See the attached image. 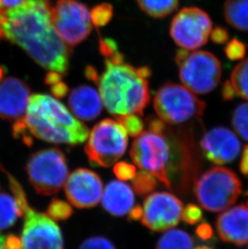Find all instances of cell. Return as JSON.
I'll return each mask as SVG.
<instances>
[{"label": "cell", "mask_w": 248, "mask_h": 249, "mask_svg": "<svg viewBox=\"0 0 248 249\" xmlns=\"http://www.w3.org/2000/svg\"><path fill=\"white\" fill-rule=\"evenodd\" d=\"M22 216L23 213L16 198L6 193L0 194V230L9 228Z\"/></svg>", "instance_id": "cell-21"}, {"label": "cell", "mask_w": 248, "mask_h": 249, "mask_svg": "<svg viewBox=\"0 0 248 249\" xmlns=\"http://www.w3.org/2000/svg\"><path fill=\"white\" fill-rule=\"evenodd\" d=\"M3 11H4V9H3V7H2V4H1V2H0V16L2 14Z\"/></svg>", "instance_id": "cell-44"}, {"label": "cell", "mask_w": 248, "mask_h": 249, "mask_svg": "<svg viewBox=\"0 0 248 249\" xmlns=\"http://www.w3.org/2000/svg\"><path fill=\"white\" fill-rule=\"evenodd\" d=\"M246 195L248 197V192H247V193H246Z\"/></svg>", "instance_id": "cell-46"}, {"label": "cell", "mask_w": 248, "mask_h": 249, "mask_svg": "<svg viewBox=\"0 0 248 249\" xmlns=\"http://www.w3.org/2000/svg\"><path fill=\"white\" fill-rule=\"evenodd\" d=\"M51 87L52 93L56 98H63L68 93L67 85L62 83L61 81L56 84L53 85Z\"/></svg>", "instance_id": "cell-37"}, {"label": "cell", "mask_w": 248, "mask_h": 249, "mask_svg": "<svg viewBox=\"0 0 248 249\" xmlns=\"http://www.w3.org/2000/svg\"><path fill=\"white\" fill-rule=\"evenodd\" d=\"M194 240L185 231L170 229L159 238L157 249H193Z\"/></svg>", "instance_id": "cell-22"}, {"label": "cell", "mask_w": 248, "mask_h": 249, "mask_svg": "<svg viewBox=\"0 0 248 249\" xmlns=\"http://www.w3.org/2000/svg\"><path fill=\"white\" fill-rule=\"evenodd\" d=\"M143 214V207L140 205H136V207H132L128 213L129 220H139L142 219Z\"/></svg>", "instance_id": "cell-39"}, {"label": "cell", "mask_w": 248, "mask_h": 249, "mask_svg": "<svg viewBox=\"0 0 248 249\" xmlns=\"http://www.w3.org/2000/svg\"><path fill=\"white\" fill-rule=\"evenodd\" d=\"M227 82L235 95L248 100V58L234 67L230 79Z\"/></svg>", "instance_id": "cell-24"}, {"label": "cell", "mask_w": 248, "mask_h": 249, "mask_svg": "<svg viewBox=\"0 0 248 249\" xmlns=\"http://www.w3.org/2000/svg\"><path fill=\"white\" fill-rule=\"evenodd\" d=\"M99 50L101 53L105 56L106 58H110L120 53L118 50L116 43L110 39H101Z\"/></svg>", "instance_id": "cell-34"}, {"label": "cell", "mask_w": 248, "mask_h": 249, "mask_svg": "<svg viewBox=\"0 0 248 249\" xmlns=\"http://www.w3.org/2000/svg\"><path fill=\"white\" fill-rule=\"evenodd\" d=\"M26 169L31 185L39 195L49 196L57 193L68 179L66 156L56 148H45L33 153Z\"/></svg>", "instance_id": "cell-9"}, {"label": "cell", "mask_w": 248, "mask_h": 249, "mask_svg": "<svg viewBox=\"0 0 248 249\" xmlns=\"http://www.w3.org/2000/svg\"><path fill=\"white\" fill-rule=\"evenodd\" d=\"M195 195L204 209L223 212L231 207L242 193V182L234 172L224 167H213L195 182Z\"/></svg>", "instance_id": "cell-6"}, {"label": "cell", "mask_w": 248, "mask_h": 249, "mask_svg": "<svg viewBox=\"0 0 248 249\" xmlns=\"http://www.w3.org/2000/svg\"><path fill=\"white\" fill-rule=\"evenodd\" d=\"M223 13L230 26L237 30L248 32V0H227Z\"/></svg>", "instance_id": "cell-20"}, {"label": "cell", "mask_w": 248, "mask_h": 249, "mask_svg": "<svg viewBox=\"0 0 248 249\" xmlns=\"http://www.w3.org/2000/svg\"><path fill=\"white\" fill-rule=\"evenodd\" d=\"M65 191L66 197L74 207L81 209L91 208L102 199L103 181L96 173L80 168L68 177Z\"/></svg>", "instance_id": "cell-14"}, {"label": "cell", "mask_w": 248, "mask_h": 249, "mask_svg": "<svg viewBox=\"0 0 248 249\" xmlns=\"http://www.w3.org/2000/svg\"><path fill=\"white\" fill-rule=\"evenodd\" d=\"M114 173L115 176L117 177L120 180L128 181V180H132L136 176V169L133 165H131L125 161H120L115 164L114 167Z\"/></svg>", "instance_id": "cell-32"}, {"label": "cell", "mask_w": 248, "mask_h": 249, "mask_svg": "<svg viewBox=\"0 0 248 249\" xmlns=\"http://www.w3.org/2000/svg\"><path fill=\"white\" fill-rule=\"evenodd\" d=\"M3 74H4V70H3L2 66H0V83L2 82V78H3Z\"/></svg>", "instance_id": "cell-42"}, {"label": "cell", "mask_w": 248, "mask_h": 249, "mask_svg": "<svg viewBox=\"0 0 248 249\" xmlns=\"http://www.w3.org/2000/svg\"><path fill=\"white\" fill-rule=\"evenodd\" d=\"M0 249H4L3 247H2V244H1V240H0Z\"/></svg>", "instance_id": "cell-45"}, {"label": "cell", "mask_w": 248, "mask_h": 249, "mask_svg": "<svg viewBox=\"0 0 248 249\" xmlns=\"http://www.w3.org/2000/svg\"><path fill=\"white\" fill-rule=\"evenodd\" d=\"M207 160L216 165H226L236 159L241 143L234 132L227 127H214L204 135L200 142Z\"/></svg>", "instance_id": "cell-15"}, {"label": "cell", "mask_w": 248, "mask_h": 249, "mask_svg": "<svg viewBox=\"0 0 248 249\" xmlns=\"http://www.w3.org/2000/svg\"><path fill=\"white\" fill-rule=\"evenodd\" d=\"M30 88L19 78L8 77L0 83V118L18 121L27 112Z\"/></svg>", "instance_id": "cell-16"}, {"label": "cell", "mask_w": 248, "mask_h": 249, "mask_svg": "<svg viewBox=\"0 0 248 249\" xmlns=\"http://www.w3.org/2000/svg\"><path fill=\"white\" fill-rule=\"evenodd\" d=\"M69 106L75 117L82 121H91L99 116L103 110V100L94 87L82 85L72 89Z\"/></svg>", "instance_id": "cell-18"}, {"label": "cell", "mask_w": 248, "mask_h": 249, "mask_svg": "<svg viewBox=\"0 0 248 249\" xmlns=\"http://www.w3.org/2000/svg\"><path fill=\"white\" fill-rule=\"evenodd\" d=\"M196 235L201 240H208L213 237V228L207 223H202L196 229Z\"/></svg>", "instance_id": "cell-35"}, {"label": "cell", "mask_w": 248, "mask_h": 249, "mask_svg": "<svg viewBox=\"0 0 248 249\" xmlns=\"http://www.w3.org/2000/svg\"><path fill=\"white\" fill-rule=\"evenodd\" d=\"M61 77L62 75L57 72L55 71H50L46 75L45 78V83L50 86H53V85L56 84V83L61 82Z\"/></svg>", "instance_id": "cell-40"}, {"label": "cell", "mask_w": 248, "mask_h": 249, "mask_svg": "<svg viewBox=\"0 0 248 249\" xmlns=\"http://www.w3.org/2000/svg\"><path fill=\"white\" fill-rule=\"evenodd\" d=\"M153 107L160 120L176 125L201 116L206 104L185 86L169 83L157 90Z\"/></svg>", "instance_id": "cell-10"}, {"label": "cell", "mask_w": 248, "mask_h": 249, "mask_svg": "<svg viewBox=\"0 0 248 249\" xmlns=\"http://www.w3.org/2000/svg\"><path fill=\"white\" fill-rule=\"evenodd\" d=\"M106 69L99 76V94L106 108L117 116L143 115L150 100L148 67L135 68L124 58L106 59Z\"/></svg>", "instance_id": "cell-3"}, {"label": "cell", "mask_w": 248, "mask_h": 249, "mask_svg": "<svg viewBox=\"0 0 248 249\" xmlns=\"http://www.w3.org/2000/svg\"><path fill=\"white\" fill-rule=\"evenodd\" d=\"M226 54L231 60H238L244 56L246 53V47L243 43L238 40H232L227 44L225 49Z\"/></svg>", "instance_id": "cell-33"}, {"label": "cell", "mask_w": 248, "mask_h": 249, "mask_svg": "<svg viewBox=\"0 0 248 249\" xmlns=\"http://www.w3.org/2000/svg\"><path fill=\"white\" fill-rule=\"evenodd\" d=\"M141 221L152 231H164L177 225L182 215L183 203L168 192H155L143 202Z\"/></svg>", "instance_id": "cell-13"}, {"label": "cell", "mask_w": 248, "mask_h": 249, "mask_svg": "<svg viewBox=\"0 0 248 249\" xmlns=\"http://www.w3.org/2000/svg\"><path fill=\"white\" fill-rule=\"evenodd\" d=\"M239 170L244 175L248 176V144L244 147L239 162Z\"/></svg>", "instance_id": "cell-38"}, {"label": "cell", "mask_w": 248, "mask_h": 249, "mask_svg": "<svg viewBox=\"0 0 248 249\" xmlns=\"http://www.w3.org/2000/svg\"><path fill=\"white\" fill-rule=\"evenodd\" d=\"M202 216L203 214L198 206L195 204H188L185 208L183 209L181 219L188 224L195 225L201 221Z\"/></svg>", "instance_id": "cell-31"}, {"label": "cell", "mask_w": 248, "mask_h": 249, "mask_svg": "<svg viewBox=\"0 0 248 249\" xmlns=\"http://www.w3.org/2000/svg\"><path fill=\"white\" fill-rule=\"evenodd\" d=\"M127 132L120 123L106 119L89 133L85 152L92 165L107 168L115 165L127 148Z\"/></svg>", "instance_id": "cell-8"}, {"label": "cell", "mask_w": 248, "mask_h": 249, "mask_svg": "<svg viewBox=\"0 0 248 249\" xmlns=\"http://www.w3.org/2000/svg\"><path fill=\"white\" fill-rule=\"evenodd\" d=\"M211 35L212 40L217 44H223L228 40V33L223 28H216L211 32Z\"/></svg>", "instance_id": "cell-36"}, {"label": "cell", "mask_w": 248, "mask_h": 249, "mask_svg": "<svg viewBox=\"0 0 248 249\" xmlns=\"http://www.w3.org/2000/svg\"><path fill=\"white\" fill-rule=\"evenodd\" d=\"M13 133L22 135L27 144L32 134L50 143L77 145L87 141L89 129L57 99L35 94L29 99L25 115L15 123Z\"/></svg>", "instance_id": "cell-2"}, {"label": "cell", "mask_w": 248, "mask_h": 249, "mask_svg": "<svg viewBox=\"0 0 248 249\" xmlns=\"http://www.w3.org/2000/svg\"><path fill=\"white\" fill-rule=\"evenodd\" d=\"M218 235L223 242L237 246L248 244V207L241 204L227 209L216 221Z\"/></svg>", "instance_id": "cell-17"}, {"label": "cell", "mask_w": 248, "mask_h": 249, "mask_svg": "<svg viewBox=\"0 0 248 249\" xmlns=\"http://www.w3.org/2000/svg\"><path fill=\"white\" fill-rule=\"evenodd\" d=\"M139 7L146 14L154 18H164L178 7L179 0H136Z\"/></svg>", "instance_id": "cell-23"}, {"label": "cell", "mask_w": 248, "mask_h": 249, "mask_svg": "<svg viewBox=\"0 0 248 249\" xmlns=\"http://www.w3.org/2000/svg\"><path fill=\"white\" fill-rule=\"evenodd\" d=\"M93 25L99 28L105 26L110 21L113 17V7L108 3L97 5L90 12Z\"/></svg>", "instance_id": "cell-29"}, {"label": "cell", "mask_w": 248, "mask_h": 249, "mask_svg": "<svg viewBox=\"0 0 248 249\" xmlns=\"http://www.w3.org/2000/svg\"><path fill=\"white\" fill-rule=\"evenodd\" d=\"M231 121L235 132L248 141V103L237 107L232 115Z\"/></svg>", "instance_id": "cell-25"}, {"label": "cell", "mask_w": 248, "mask_h": 249, "mask_svg": "<svg viewBox=\"0 0 248 249\" xmlns=\"http://www.w3.org/2000/svg\"><path fill=\"white\" fill-rule=\"evenodd\" d=\"M0 21L5 37L19 45L36 63L66 75L71 48L54 28L50 0H28L19 7L4 10Z\"/></svg>", "instance_id": "cell-1"}, {"label": "cell", "mask_w": 248, "mask_h": 249, "mask_svg": "<svg viewBox=\"0 0 248 249\" xmlns=\"http://www.w3.org/2000/svg\"><path fill=\"white\" fill-rule=\"evenodd\" d=\"M212 32L208 14L198 7H185L172 20L170 35L185 50H195L206 45Z\"/></svg>", "instance_id": "cell-12"}, {"label": "cell", "mask_w": 248, "mask_h": 249, "mask_svg": "<svg viewBox=\"0 0 248 249\" xmlns=\"http://www.w3.org/2000/svg\"><path fill=\"white\" fill-rule=\"evenodd\" d=\"M78 249H116V248L107 238L93 236L83 241Z\"/></svg>", "instance_id": "cell-30"}, {"label": "cell", "mask_w": 248, "mask_h": 249, "mask_svg": "<svg viewBox=\"0 0 248 249\" xmlns=\"http://www.w3.org/2000/svg\"><path fill=\"white\" fill-rule=\"evenodd\" d=\"M10 188L14 194L24 216L21 249H64L63 235L58 225L47 214L40 213L28 204L20 184L8 172Z\"/></svg>", "instance_id": "cell-5"}, {"label": "cell", "mask_w": 248, "mask_h": 249, "mask_svg": "<svg viewBox=\"0 0 248 249\" xmlns=\"http://www.w3.org/2000/svg\"><path fill=\"white\" fill-rule=\"evenodd\" d=\"M73 208L62 200L53 199L48 207L47 214L53 220H66L73 214Z\"/></svg>", "instance_id": "cell-28"}, {"label": "cell", "mask_w": 248, "mask_h": 249, "mask_svg": "<svg viewBox=\"0 0 248 249\" xmlns=\"http://www.w3.org/2000/svg\"><path fill=\"white\" fill-rule=\"evenodd\" d=\"M173 139L168 129L164 132L146 131L134 141L130 156L134 163L143 171L159 179L169 190H173L174 170Z\"/></svg>", "instance_id": "cell-4"}, {"label": "cell", "mask_w": 248, "mask_h": 249, "mask_svg": "<svg viewBox=\"0 0 248 249\" xmlns=\"http://www.w3.org/2000/svg\"><path fill=\"white\" fill-rule=\"evenodd\" d=\"M28 0H0L3 9L7 10L19 7Z\"/></svg>", "instance_id": "cell-41"}, {"label": "cell", "mask_w": 248, "mask_h": 249, "mask_svg": "<svg viewBox=\"0 0 248 249\" xmlns=\"http://www.w3.org/2000/svg\"><path fill=\"white\" fill-rule=\"evenodd\" d=\"M195 249H211V248L206 246V245H201V246H197Z\"/></svg>", "instance_id": "cell-43"}, {"label": "cell", "mask_w": 248, "mask_h": 249, "mask_svg": "<svg viewBox=\"0 0 248 249\" xmlns=\"http://www.w3.org/2000/svg\"><path fill=\"white\" fill-rule=\"evenodd\" d=\"M51 17L54 28L69 46L86 40L93 28L88 7L77 0H57L51 7Z\"/></svg>", "instance_id": "cell-11"}, {"label": "cell", "mask_w": 248, "mask_h": 249, "mask_svg": "<svg viewBox=\"0 0 248 249\" xmlns=\"http://www.w3.org/2000/svg\"><path fill=\"white\" fill-rule=\"evenodd\" d=\"M176 61L183 85L196 94H208L218 87L222 78L220 61L213 53L195 50H178Z\"/></svg>", "instance_id": "cell-7"}, {"label": "cell", "mask_w": 248, "mask_h": 249, "mask_svg": "<svg viewBox=\"0 0 248 249\" xmlns=\"http://www.w3.org/2000/svg\"><path fill=\"white\" fill-rule=\"evenodd\" d=\"M117 121L126 130L127 134L131 137H137L143 132L144 125L143 120L139 117L138 115L128 114V115L117 116Z\"/></svg>", "instance_id": "cell-27"}, {"label": "cell", "mask_w": 248, "mask_h": 249, "mask_svg": "<svg viewBox=\"0 0 248 249\" xmlns=\"http://www.w3.org/2000/svg\"><path fill=\"white\" fill-rule=\"evenodd\" d=\"M157 186V180L152 174L148 172H139L132 179V187L139 195H146L152 193Z\"/></svg>", "instance_id": "cell-26"}, {"label": "cell", "mask_w": 248, "mask_h": 249, "mask_svg": "<svg viewBox=\"0 0 248 249\" xmlns=\"http://www.w3.org/2000/svg\"><path fill=\"white\" fill-rule=\"evenodd\" d=\"M103 208L115 217L128 214L135 203L133 191L127 184L111 181L106 186L102 196Z\"/></svg>", "instance_id": "cell-19"}]
</instances>
